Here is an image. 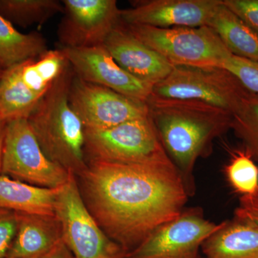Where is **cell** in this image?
Here are the masks:
<instances>
[{"label": "cell", "instance_id": "1", "mask_svg": "<svg viewBox=\"0 0 258 258\" xmlns=\"http://www.w3.org/2000/svg\"><path fill=\"white\" fill-rule=\"evenodd\" d=\"M79 177L83 201L110 238L128 252L182 212L189 196L172 161H89Z\"/></svg>", "mask_w": 258, "mask_h": 258}, {"label": "cell", "instance_id": "2", "mask_svg": "<svg viewBox=\"0 0 258 258\" xmlns=\"http://www.w3.org/2000/svg\"><path fill=\"white\" fill-rule=\"evenodd\" d=\"M147 103L163 147L191 196L197 161L210 154L213 141L231 128L232 113L197 101L150 96Z\"/></svg>", "mask_w": 258, "mask_h": 258}, {"label": "cell", "instance_id": "3", "mask_svg": "<svg viewBox=\"0 0 258 258\" xmlns=\"http://www.w3.org/2000/svg\"><path fill=\"white\" fill-rule=\"evenodd\" d=\"M74 72L68 66L28 118L40 147L51 161L79 176L88 166L85 128L69 103Z\"/></svg>", "mask_w": 258, "mask_h": 258}, {"label": "cell", "instance_id": "4", "mask_svg": "<svg viewBox=\"0 0 258 258\" xmlns=\"http://www.w3.org/2000/svg\"><path fill=\"white\" fill-rule=\"evenodd\" d=\"M85 153L89 161L120 164L172 161L147 115L103 130L85 129Z\"/></svg>", "mask_w": 258, "mask_h": 258}, {"label": "cell", "instance_id": "5", "mask_svg": "<svg viewBox=\"0 0 258 258\" xmlns=\"http://www.w3.org/2000/svg\"><path fill=\"white\" fill-rule=\"evenodd\" d=\"M122 24L136 38L156 51L174 67L222 68L232 55L218 35L208 26L158 28Z\"/></svg>", "mask_w": 258, "mask_h": 258}, {"label": "cell", "instance_id": "6", "mask_svg": "<svg viewBox=\"0 0 258 258\" xmlns=\"http://www.w3.org/2000/svg\"><path fill=\"white\" fill-rule=\"evenodd\" d=\"M249 93L223 68L174 66L167 77L153 86L151 96L203 102L232 115Z\"/></svg>", "mask_w": 258, "mask_h": 258}, {"label": "cell", "instance_id": "7", "mask_svg": "<svg viewBox=\"0 0 258 258\" xmlns=\"http://www.w3.org/2000/svg\"><path fill=\"white\" fill-rule=\"evenodd\" d=\"M55 215L62 240L75 258H125L127 251L110 238L97 223L83 201L76 176L57 193Z\"/></svg>", "mask_w": 258, "mask_h": 258}, {"label": "cell", "instance_id": "8", "mask_svg": "<svg viewBox=\"0 0 258 258\" xmlns=\"http://www.w3.org/2000/svg\"><path fill=\"white\" fill-rule=\"evenodd\" d=\"M1 174L50 189L63 186L74 175L45 155L27 118L8 120Z\"/></svg>", "mask_w": 258, "mask_h": 258}, {"label": "cell", "instance_id": "9", "mask_svg": "<svg viewBox=\"0 0 258 258\" xmlns=\"http://www.w3.org/2000/svg\"><path fill=\"white\" fill-rule=\"evenodd\" d=\"M221 226L205 219L200 209L183 210L153 231L125 258H200L202 245Z\"/></svg>", "mask_w": 258, "mask_h": 258}, {"label": "cell", "instance_id": "10", "mask_svg": "<svg viewBox=\"0 0 258 258\" xmlns=\"http://www.w3.org/2000/svg\"><path fill=\"white\" fill-rule=\"evenodd\" d=\"M69 98L71 108L88 130H103L149 115L146 102L86 82L75 74Z\"/></svg>", "mask_w": 258, "mask_h": 258}, {"label": "cell", "instance_id": "11", "mask_svg": "<svg viewBox=\"0 0 258 258\" xmlns=\"http://www.w3.org/2000/svg\"><path fill=\"white\" fill-rule=\"evenodd\" d=\"M63 18L57 30L61 48L104 45L120 22L115 0H63Z\"/></svg>", "mask_w": 258, "mask_h": 258}, {"label": "cell", "instance_id": "12", "mask_svg": "<svg viewBox=\"0 0 258 258\" xmlns=\"http://www.w3.org/2000/svg\"><path fill=\"white\" fill-rule=\"evenodd\" d=\"M61 49L79 79L139 101L147 103L152 95L153 86L136 79L122 69L104 45Z\"/></svg>", "mask_w": 258, "mask_h": 258}, {"label": "cell", "instance_id": "13", "mask_svg": "<svg viewBox=\"0 0 258 258\" xmlns=\"http://www.w3.org/2000/svg\"><path fill=\"white\" fill-rule=\"evenodd\" d=\"M222 0H147L120 10V21L125 25L158 28L208 26Z\"/></svg>", "mask_w": 258, "mask_h": 258}, {"label": "cell", "instance_id": "14", "mask_svg": "<svg viewBox=\"0 0 258 258\" xmlns=\"http://www.w3.org/2000/svg\"><path fill=\"white\" fill-rule=\"evenodd\" d=\"M120 67L151 86L167 77L174 66L158 52L136 38L119 22L104 43Z\"/></svg>", "mask_w": 258, "mask_h": 258}, {"label": "cell", "instance_id": "15", "mask_svg": "<svg viewBox=\"0 0 258 258\" xmlns=\"http://www.w3.org/2000/svg\"><path fill=\"white\" fill-rule=\"evenodd\" d=\"M18 230L6 258H42L62 240L55 215L18 212Z\"/></svg>", "mask_w": 258, "mask_h": 258}, {"label": "cell", "instance_id": "16", "mask_svg": "<svg viewBox=\"0 0 258 258\" xmlns=\"http://www.w3.org/2000/svg\"><path fill=\"white\" fill-rule=\"evenodd\" d=\"M204 258H258V225L235 217L202 245Z\"/></svg>", "mask_w": 258, "mask_h": 258}, {"label": "cell", "instance_id": "17", "mask_svg": "<svg viewBox=\"0 0 258 258\" xmlns=\"http://www.w3.org/2000/svg\"><path fill=\"white\" fill-rule=\"evenodd\" d=\"M60 187H39L0 174V208L54 216L56 198Z\"/></svg>", "mask_w": 258, "mask_h": 258}, {"label": "cell", "instance_id": "18", "mask_svg": "<svg viewBox=\"0 0 258 258\" xmlns=\"http://www.w3.org/2000/svg\"><path fill=\"white\" fill-rule=\"evenodd\" d=\"M230 53L258 61V32L222 4L208 24Z\"/></svg>", "mask_w": 258, "mask_h": 258}, {"label": "cell", "instance_id": "19", "mask_svg": "<svg viewBox=\"0 0 258 258\" xmlns=\"http://www.w3.org/2000/svg\"><path fill=\"white\" fill-rule=\"evenodd\" d=\"M47 50L41 34L22 33L0 15V68L3 71L40 57Z\"/></svg>", "mask_w": 258, "mask_h": 258}, {"label": "cell", "instance_id": "20", "mask_svg": "<svg viewBox=\"0 0 258 258\" xmlns=\"http://www.w3.org/2000/svg\"><path fill=\"white\" fill-rule=\"evenodd\" d=\"M58 0H0V15L23 28L41 25L57 13H63Z\"/></svg>", "mask_w": 258, "mask_h": 258}, {"label": "cell", "instance_id": "21", "mask_svg": "<svg viewBox=\"0 0 258 258\" xmlns=\"http://www.w3.org/2000/svg\"><path fill=\"white\" fill-rule=\"evenodd\" d=\"M258 166V93H250L232 115L231 128Z\"/></svg>", "mask_w": 258, "mask_h": 258}, {"label": "cell", "instance_id": "22", "mask_svg": "<svg viewBox=\"0 0 258 258\" xmlns=\"http://www.w3.org/2000/svg\"><path fill=\"white\" fill-rule=\"evenodd\" d=\"M225 171L231 186L241 196L252 195L258 189V166L245 150L233 154Z\"/></svg>", "mask_w": 258, "mask_h": 258}, {"label": "cell", "instance_id": "23", "mask_svg": "<svg viewBox=\"0 0 258 258\" xmlns=\"http://www.w3.org/2000/svg\"><path fill=\"white\" fill-rule=\"evenodd\" d=\"M222 68L240 81L244 88L252 93H258V61L231 55Z\"/></svg>", "mask_w": 258, "mask_h": 258}, {"label": "cell", "instance_id": "24", "mask_svg": "<svg viewBox=\"0 0 258 258\" xmlns=\"http://www.w3.org/2000/svg\"><path fill=\"white\" fill-rule=\"evenodd\" d=\"M18 230L17 212L0 208V258H6Z\"/></svg>", "mask_w": 258, "mask_h": 258}, {"label": "cell", "instance_id": "25", "mask_svg": "<svg viewBox=\"0 0 258 258\" xmlns=\"http://www.w3.org/2000/svg\"><path fill=\"white\" fill-rule=\"evenodd\" d=\"M222 3L258 32V0H222Z\"/></svg>", "mask_w": 258, "mask_h": 258}, {"label": "cell", "instance_id": "26", "mask_svg": "<svg viewBox=\"0 0 258 258\" xmlns=\"http://www.w3.org/2000/svg\"><path fill=\"white\" fill-rule=\"evenodd\" d=\"M235 217L247 219L258 225V189L252 195L240 197Z\"/></svg>", "mask_w": 258, "mask_h": 258}, {"label": "cell", "instance_id": "27", "mask_svg": "<svg viewBox=\"0 0 258 258\" xmlns=\"http://www.w3.org/2000/svg\"><path fill=\"white\" fill-rule=\"evenodd\" d=\"M42 258H75L74 254L70 250L69 247L64 243L63 240H61L56 244L47 254Z\"/></svg>", "mask_w": 258, "mask_h": 258}, {"label": "cell", "instance_id": "28", "mask_svg": "<svg viewBox=\"0 0 258 258\" xmlns=\"http://www.w3.org/2000/svg\"><path fill=\"white\" fill-rule=\"evenodd\" d=\"M8 120L0 114V174H1L2 159H3V148H4L5 134Z\"/></svg>", "mask_w": 258, "mask_h": 258}, {"label": "cell", "instance_id": "29", "mask_svg": "<svg viewBox=\"0 0 258 258\" xmlns=\"http://www.w3.org/2000/svg\"><path fill=\"white\" fill-rule=\"evenodd\" d=\"M5 71H3V69L0 68V81H1L2 79H3V74H4Z\"/></svg>", "mask_w": 258, "mask_h": 258}]
</instances>
